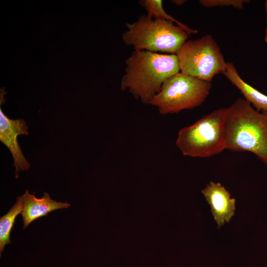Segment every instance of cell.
<instances>
[{
	"label": "cell",
	"instance_id": "obj_1",
	"mask_svg": "<svg viewBox=\"0 0 267 267\" xmlns=\"http://www.w3.org/2000/svg\"><path fill=\"white\" fill-rule=\"evenodd\" d=\"M125 63L121 89L128 90L146 104H150L167 79L180 71L176 54L134 50Z\"/></svg>",
	"mask_w": 267,
	"mask_h": 267
},
{
	"label": "cell",
	"instance_id": "obj_2",
	"mask_svg": "<svg viewBox=\"0 0 267 267\" xmlns=\"http://www.w3.org/2000/svg\"><path fill=\"white\" fill-rule=\"evenodd\" d=\"M225 149L255 154L267 166V116L238 98L226 108Z\"/></svg>",
	"mask_w": 267,
	"mask_h": 267
},
{
	"label": "cell",
	"instance_id": "obj_3",
	"mask_svg": "<svg viewBox=\"0 0 267 267\" xmlns=\"http://www.w3.org/2000/svg\"><path fill=\"white\" fill-rule=\"evenodd\" d=\"M126 26L127 30L122 35L123 42L134 50L176 54L188 37L183 29L173 22L153 19L146 15Z\"/></svg>",
	"mask_w": 267,
	"mask_h": 267
},
{
	"label": "cell",
	"instance_id": "obj_4",
	"mask_svg": "<svg viewBox=\"0 0 267 267\" xmlns=\"http://www.w3.org/2000/svg\"><path fill=\"white\" fill-rule=\"evenodd\" d=\"M225 112L226 108L216 110L179 131L176 145L184 156L209 157L225 149Z\"/></svg>",
	"mask_w": 267,
	"mask_h": 267
},
{
	"label": "cell",
	"instance_id": "obj_5",
	"mask_svg": "<svg viewBox=\"0 0 267 267\" xmlns=\"http://www.w3.org/2000/svg\"><path fill=\"white\" fill-rule=\"evenodd\" d=\"M210 82L178 72L167 79L150 105L162 115L178 113L202 104L210 93Z\"/></svg>",
	"mask_w": 267,
	"mask_h": 267
},
{
	"label": "cell",
	"instance_id": "obj_6",
	"mask_svg": "<svg viewBox=\"0 0 267 267\" xmlns=\"http://www.w3.org/2000/svg\"><path fill=\"white\" fill-rule=\"evenodd\" d=\"M181 72L208 82L226 69L221 49L211 35L186 41L176 54Z\"/></svg>",
	"mask_w": 267,
	"mask_h": 267
},
{
	"label": "cell",
	"instance_id": "obj_7",
	"mask_svg": "<svg viewBox=\"0 0 267 267\" xmlns=\"http://www.w3.org/2000/svg\"><path fill=\"white\" fill-rule=\"evenodd\" d=\"M26 122L22 119H11L5 115L0 108V140L10 151L15 168V178H18L21 171L30 168L19 145V135L29 134Z\"/></svg>",
	"mask_w": 267,
	"mask_h": 267
},
{
	"label": "cell",
	"instance_id": "obj_8",
	"mask_svg": "<svg viewBox=\"0 0 267 267\" xmlns=\"http://www.w3.org/2000/svg\"><path fill=\"white\" fill-rule=\"evenodd\" d=\"M211 207V212L218 228L225 222H228L235 213V199L230 198L229 192L220 183L211 181L201 190Z\"/></svg>",
	"mask_w": 267,
	"mask_h": 267
},
{
	"label": "cell",
	"instance_id": "obj_9",
	"mask_svg": "<svg viewBox=\"0 0 267 267\" xmlns=\"http://www.w3.org/2000/svg\"><path fill=\"white\" fill-rule=\"evenodd\" d=\"M20 197L23 204V211L21 213L23 229H25L34 221L46 216L52 211L66 209L70 206L66 202H57L52 199L47 192H44L42 198H38L34 192L30 194L27 190L25 193Z\"/></svg>",
	"mask_w": 267,
	"mask_h": 267
},
{
	"label": "cell",
	"instance_id": "obj_10",
	"mask_svg": "<svg viewBox=\"0 0 267 267\" xmlns=\"http://www.w3.org/2000/svg\"><path fill=\"white\" fill-rule=\"evenodd\" d=\"M222 74L239 89L245 100L258 112L267 116V95L244 81L232 63L227 62L226 69Z\"/></svg>",
	"mask_w": 267,
	"mask_h": 267
},
{
	"label": "cell",
	"instance_id": "obj_11",
	"mask_svg": "<svg viewBox=\"0 0 267 267\" xmlns=\"http://www.w3.org/2000/svg\"><path fill=\"white\" fill-rule=\"evenodd\" d=\"M23 204L19 197L9 211L0 218V251L3 252L6 245L10 244V234L16 217L23 211Z\"/></svg>",
	"mask_w": 267,
	"mask_h": 267
},
{
	"label": "cell",
	"instance_id": "obj_12",
	"mask_svg": "<svg viewBox=\"0 0 267 267\" xmlns=\"http://www.w3.org/2000/svg\"><path fill=\"white\" fill-rule=\"evenodd\" d=\"M138 3L146 10V15L150 18L153 19L154 17V19H163L175 23L188 35L198 33L197 30L190 28L168 14L163 7V2L161 0H141L139 1Z\"/></svg>",
	"mask_w": 267,
	"mask_h": 267
},
{
	"label": "cell",
	"instance_id": "obj_13",
	"mask_svg": "<svg viewBox=\"0 0 267 267\" xmlns=\"http://www.w3.org/2000/svg\"><path fill=\"white\" fill-rule=\"evenodd\" d=\"M249 1L246 0H201L199 2L206 7L232 6L240 9L243 8L244 3Z\"/></svg>",
	"mask_w": 267,
	"mask_h": 267
},
{
	"label": "cell",
	"instance_id": "obj_14",
	"mask_svg": "<svg viewBox=\"0 0 267 267\" xmlns=\"http://www.w3.org/2000/svg\"><path fill=\"white\" fill-rule=\"evenodd\" d=\"M265 9L266 11L267 26L265 32V42L267 43V0L265 1Z\"/></svg>",
	"mask_w": 267,
	"mask_h": 267
},
{
	"label": "cell",
	"instance_id": "obj_15",
	"mask_svg": "<svg viewBox=\"0 0 267 267\" xmlns=\"http://www.w3.org/2000/svg\"><path fill=\"white\" fill-rule=\"evenodd\" d=\"M172 2L176 4V5H181L186 1V0H172Z\"/></svg>",
	"mask_w": 267,
	"mask_h": 267
}]
</instances>
